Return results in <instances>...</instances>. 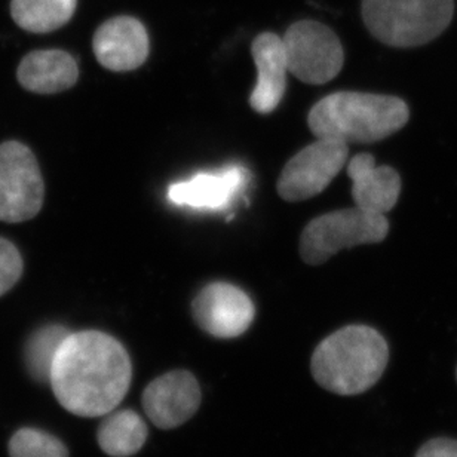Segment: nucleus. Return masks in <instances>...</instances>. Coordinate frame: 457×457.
I'll list each match as a JSON object with an SVG mask.
<instances>
[{"label": "nucleus", "mask_w": 457, "mask_h": 457, "mask_svg": "<svg viewBox=\"0 0 457 457\" xmlns=\"http://www.w3.org/2000/svg\"><path fill=\"white\" fill-rule=\"evenodd\" d=\"M195 321L201 330L217 339H235L254 321V304L237 287L212 282L204 287L192 304Z\"/></svg>", "instance_id": "1a4fd4ad"}, {"label": "nucleus", "mask_w": 457, "mask_h": 457, "mask_svg": "<svg viewBox=\"0 0 457 457\" xmlns=\"http://www.w3.org/2000/svg\"><path fill=\"white\" fill-rule=\"evenodd\" d=\"M389 233L386 216L346 208L317 217L300 237V255L304 263H326L343 248L385 241Z\"/></svg>", "instance_id": "39448f33"}, {"label": "nucleus", "mask_w": 457, "mask_h": 457, "mask_svg": "<svg viewBox=\"0 0 457 457\" xmlns=\"http://www.w3.org/2000/svg\"><path fill=\"white\" fill-rule=\"evenodd\" d=\"M203 401V391L194 374L174 370L147 385L141 404L150 422L159 429H176L194 418Z\"/></svg>", "instance_id": "9d476101"}, {"label": "nucleus", "mask_w": 457, "mask_h": 457, "mask_svg": "<svg viewBox=\"0 0 457 457\" xmlns=\"http://www.w3.org/2000/svg\"><path fill=\"white\" fill-rule=\"evenodd\" d=\"M131 378V358L122 343L102 331H79L62 343L49 382L67 411L102 418L122 403Z\"/></svg>", "instance_id": "f257e3e1"}, {"label": "nucleus", "mask_w": 457, "mask_h": 457, "mask_svg": "<svg viewBox=\"0 0 457 457\" xmlns=\"http://www.w3.org/2000/svg\"><path fill=\"white\" fill-rule=\"evenodd\" d=\"M282 40L288 71L304 84H327L342 71L345 62L342 42L326 24L302 20L287 29Z\"/></svg>", "instance_id": "423d86ee"}, {"label": "nucleus", "mask_w": 457, "mask_h": 457, "mask_svg": "<svg viewBox=\"0 0 457 457\" xmlns=\"http://www.w3.org/2000/svg\"><path fill=\"white\" fill-rule=\"evenodd\" d=\"M389 346L376 328L346 326L318 345L311 360L313 378L336 395H360L380 380Z\"/></svg>", "instance_id": "f03ea898"}, {"label": "nucleus", "mask_w": 457, "mask_h": 457, "mask_svg": "<svg viewBox=\"0 0 457 457\" xmlns=\"http://www.w3.org/2000/svg\"><path fill=\"white\" fill-rule=\"evenodd\" d=\"M456 380H457V367H456Z\"/></svg>", "instance_id": "4be33fe9"}, {"label": "nucleus", "mask_w": 457, "mask_h": 457, "mask_svg": "<svg viewBox=\"0 0 457 457\" xmlns=\"http://www.w3.org/2000/svg\"><path fill=\"white\" fill-rule=\"evenodd\" d=\"M45 185L35 154L18 141L0 145V221L22 223L39 214Z\"/></svg>", "instance_id": "0eeeda50"}, {"label": "nucleus", "mask_w": 457, "mask_h": 457, "mask_svg": "<svg viewBox=\"0 0 457 457\" xmlns=\"http://www.w3.org/2000/svg\"><path fill=\"white\" fill-rule=\"evenodd\" d=\"M71 331L62 326L42 327L31 336L26 346V365L31 378L37 382H49L54 360Z\"/></svg>", "instance_id": "a211bd4d"}, {"label": "nucleus", "mask_w": 457, "mask_h": 457, "mask_svg": "<svg viewBox=\"0 0 457 457\" xmlns=\"http://www.w3.org/2000/svg\"><path fill=\"white\" fill-rule=\"evenodd\" d=\"M17 78L22 88L30 93L57 94L75 87L79 69L66 51L40 49L22 58Z\"/></svg>", "instance_id": "2eb2a0df"}, {"label": "nucleus", "mask_w": 457, "mask_h": 457, "mask_svg": "<svg viewBox=\"0 0 457 457\" xmlns=\"http://www.w3.org/2000/svg\"><path fill=\"white\" fill-rule=\"evenodd\" d=\"M361 15L378 42L392 48H416L447 30L454 0H362Z\"/></svg>", "instance_id": "20e7f679"}, {"label": "nucleus", "mask_w": 457, "mask_h": 457, "mask_svg": "<svg viewBox=\"0 0 457 457\" xmlns=\"http://www.w3.org/2000/svg\"><path fill=\"white\" fill-rule=\"evenodd\" d=\"M22 257L17 246L8 239L0 237V297L8 293L21 278Z\"/></svg>", "instance_id": "aec40b11"}, {"label": "nucleus", "mask_w": 457, "mask_h": 457, "mask_svg": "<svg viewBox=\"0 0 457 457\" xmlns=\"http://www.w3.org/2000/svg\"><path fill=\"white\" fill-rule=\"evenodd\" d=\"M355 207L382 214L395 207L401 194V177L392 167L376 165L373 154H360L347 163Z\"/></svg>", "instance_id": "4468645a"}, {"label": "nucleus", "mask_w": 457, "mask_h": 457, "mask_svg": "<svg viewBox=\"0 0 457 457\" xmlns=\"http://www.w3.org/2000/svg\"><path fill=\"white\" fill-rule=\"evenodd\" d=\"M251 54L257 67V82L251 93L250 104L257 113H272L281 103L287 88L286 48L281 36L264 31L251 45Z\"/></svg>", "instance_id": "ddd939ff"}, {"label": "nucleus", "mask_w": 457, "mask_h": 457, "mask_svg": "<svg viewBox=\"0 0 457 457\" xmlns=\"http://www.w3.org/2000/svg\"><path fill=\"white\" fill-rule=\"evenodd\" d=\"M149 48L145 24L129 15L111 18L94 33V54L107 71H136L149 57Z\"/></svg>", "instance_id": "9b49d317"}, {"label": "nucleus", "mask_w": 457, "mask_h": 457, "mask_svg": "<svg viewBox=\"0 0 457 457\" xmlns=\"http://www.w3.org/2000/svg\"><path fill=\"white\" fill-rule=\"evenodd\" d=\"M414 457H457V440L438 436L427 441Z\"/></svg>", "instance_id": "412c9836"}, {"label": "nucleus", "mask_w": 457, "mask_h": 457, "mask_svg": "<svg viewBox=\"0 0 457 457\" xmlns=\"http://www.w3.org/2000/svg\"><path fill=\"white\" fill-rule=\"evenodd\" d=\"M78 0H11V15L22 30L51 33L71 21Z\"/></svg>", "instance_id": "f3484780"}, {"label": "nucleus", "mask_w": 457, "mask_h": 457, "mask_svg": "<svg viewBox=\"0 0 457 457\" xmlns=\"http://www.w3.org/2000/svg\"><path fill=\"white\" fill-rule=\"evenodd\" d=\"M149 431L140 414L132 410H118L106 414L98 428L100 449L111 457H131L145 445Z\"/></svg>", "instance_id": "dca6fc26"}, {"label": "nucleus", "mask_w": 457, "mask_h": 457, "mask_svg": "<svg viewBox=\"0 0 457 457\" xmlns=\"http://www.w3.org/2000/svg\"><path fill=\"white\" fill-rule=\"evenodd\" d=\"M11 457H69L62 441L48 432L24 428L13 434L9 441Z\"/></svg>", "instance_id": "6ab92c4d"}, {"label": "nucleus", "mask_w": 457, "mask_h": 457, "mask_svg": "<svg viewBox=\"0 0 457 457\" xmlns=\"http://www.w3.org/2000/svg\"><path fill=\"white\" fill-rule=\"evenodd\" d=\"M407 103L394 96L342 91L330 94L309 112L308 123L317 138L345 143H376L407 125Z\"/></svg>", "instance_id": "7ed1b4c3"}, {"label": "nucleus", "mask_w": 457, "mask_h": 457, "mask_svg": "<svg viewBox=\"0 0 457 457\" xmlns=\"http://www.w3.org/2000/svg\"><path fill=\"white\" fill-rule=\"evenodd\" d=\"M347 154L345 141L318 138L287 162L278 180V194L288 203L317 196L345 168Z\"/></svg>", "instance_id": "6e6552de"}, {"label": "nucleus", "mask_w": 457, "mask_h": 457, "mask_svg": "<svg viewBox=\"0 0 457 457\" xmlns=\"http://www.w3.org/2000/svg\"><path fill=\"white\" fill-rule=\"evenodd\" d=\"M248 181L242 167H228L217 172H201L170 186L168 199L179 207L220 212L232 205Z\"/></svg>", "instance_id": "f8f14e48"}]
</instances>
